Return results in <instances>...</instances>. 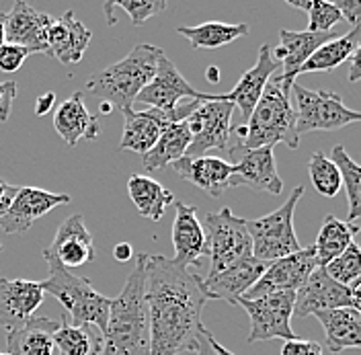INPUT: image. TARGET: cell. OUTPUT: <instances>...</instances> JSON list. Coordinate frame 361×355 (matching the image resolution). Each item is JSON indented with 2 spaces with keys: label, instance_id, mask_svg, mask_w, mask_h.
<instances>
[{
  "label": "cell",
  "instance_id": "37",
  "mask_svg": "<svg viewBox=\"0 0 361 355\" xmlns=\"http://www.w3.org/2000/svg\"><path fill=\"white\" fill-rule=\"evenodd\" d=\"M324 271L345 288H351L355 282L361 279V246L351 243L345 253L335 257L329 265H324Z\"/></svg>",
  "mask_w": 361,
  "mask_h": 355
},
{
  "label": "cell",
  "instance_id": "36",
  "mask_svg": "<svg viewBox=\"0 0 361 355\" xmlns=\"http://www.w3.org/2000/svg\"><path fill=\"white\" fill-rule=\"evenodd\" d=\"M308 173H310L312 187L322 198H335L341 191V187H343V179H341L338 167L322 152H314L310 156Z\"/></svg>",
  "mask_w": 361,
  "mask_h": 355
},
{
  "label": "cell",
  "instance_id": "17",
  "mask_svg": "<svg viewBox=\"0 0 361 355\" xmlns=\"http://www.w3.org/2000/svg\"><path fill=\"white\" fill-rule=\"evenodd\" d=\"M54 17L35 11L31 4L17 0L4 13V40L6 44L25 47L29 54H47V33Z\"/></svg>",
  "mask_w": 361,
  "mask_h": 355
},
{
  "label": "cell",
  "instance_id": "31",
  "mask_svg": "<svg viewBox=\"0 0 361 355\" xmlns=\"http://www.w3.org/2000/svg\"><path fill=\"white\" fill-rule=\"evenodd\" d=\"M54 347L56 355H101L103 335L92 325H72L64 314L54 333Z\"/></svg>",
  "mask_w": 361,
  "mask_h": 355
},
{
  "label": "cell",
  "instance_id": "19",
  "mask_svg": "<svg viewBox=\"0 0 361 355\" xmlns=\"http://www.w3.org/2000/svg\"><path fill=\"white\" fill-rule=\"evenodd\" d=\"M44 255L56 259L66 269L82 267L94 261L97 253L92 246V234L85 224L82 214H72L58 226V232L51 244L44 248Z\"/></svg>",
  "mask_w": 361,
  "mask_h": 355
},
{
  "label": "cell",
  "instance_id": "26",
  "mask_svg": "<svg viewBox=\"0 0 361 355\" xmlns=\"http://www.w3.org/2000/svg\"><path fill=\"white\" fill-rule=\"evenodd\" d=\"M54 128L68 146H76L82 138L94 140L101 133L99 117L92 115L85 105L82 92H72L54 113Z\"/></svg>",
  "mask_w": 361,
  "mask_h": 355
},
{
  "label": "cell",
  "instance_id": "32",
  "mask_svg": "<svg viewBox=\"0 0 361 355\" xmlns=\"http://www.w3.org/2000/svg\"><path fill=\"white\" fill-rule=\"evenodd\" d=\"M357 232H360L357 224L341 220L337 216L329 214L324 218L322 226H320V230H318L316 243L312 244L316 259H318V265H329L335 257H338L341 253H345L349 244L355 243V234Z\"/></svg>",
  "mask_w": 361,
  "mask_h": 355
},
{
  "label": "cell",
  "instance_id": "7",
  "mask_svg": "<svg viewBox=\"0 0 361 355\" xmlns=\"http://www.w3.org/2000/svg\"><path fill=\"white\" fill-rule=\"evenodd\" d=\"M202 226L209 251L207 257L212 263L209 275H216L226 267L252 257V241L247 230V220L234 216L230 207L203 214Z\"/></svg>",
  "mask_w": 361,
  "mask_h": 355
},
{
  "label": "cell",
  "instance_id": "43",
  "mask_svg": "<svg viewBox=\"0 0 361 355\" xmlns=\"http://www.w3.org/2000/svg\"><path fill=\"white\" fill-rule=\"evenodd\" d=\"M335 6L338 8L343 21L353 27H361V0H337Z\"/></svg>",
  "mask_w": 361,
  "mask_h": 355
},
{
  "label": "cell",
  "instance_id": "46",
  "mask_svg": "<svg viewBox=\"0 0 361 355\" xmlns=\"http://www.w3.org/2000/svg\"><path fill=\"white\" fill-rule=\"evenodd\" d=\"M54 103H56V95L54 92H45L42 95L37 101H35V115H47V113L54 109Z\"/></svg>",
  "mask_w": 361,
  "mask_h": 355
},
{
  "label": "cell",
  "instance_id": "9",
  "mask_svg": "<svg viewBox=\"0 0 361 355\" xmlns=\"http://www.w3.org/2000/svg\"><path fill=\"white\" fill-rule=\"evenodd\" d=\"M238 304L247 311L250 318V333L247 337V343L252 345L271 339H283V341L295 339L292 329L295 291H273L255 300L240 298Z\"/></svg>",
  "mask_w": 361,
  "mask_h": 355
},
{
  "label": "cell",
  "instance_id": "18",
  "mask_svg": "<svg viewBox=\"0 0 361 355\" xmlns=\"http://www.w3.org/2000/svg\"><path fill=\"white\" fill-rule=\"evenodd\" d=\"M70 203L68 193H51L39 187H19L11 210L4 218H0V228L6 234H21L29 230L39 218L49 214L58 205Z\"/></svg>",
  "mask_w": 361,
  "mask_h": 355
},
{
  "label": "cell",
  "instance_id": "34",
  "mask_svg": "<svg viewBox=\"0 0 361 355\" xmlns=\"http://www.w3.org/2000/svg\"><path fill=\"white\" fill-rule=\"evenodd\" d=\"M361 40V27H353L349 33L333 37L326 44H322L314 54L306 60V64L300 68V74L306 72H331L338 68L345 60L351 58V54L357 49Z\"/></svg>",
  "mask_w": 361,
  "mask_h": 355
},
{
  "label": "cell",
  "instance_id": "54",
  "mask_svg": "<svg viewBox=\"0 0 361 355\" xmlns=\"http://www.w3.org/2000/svg\"><path fill=\"white\" fill-rule=\"evenodd\" d=\"M0 251H2V243H0Z\"/></svg>",
  "mask_w": 361,
  "mask_h": 355
},
{
  "label": "cell",
  "instance_id": "39",
  "mask_svg": "<svg viewBox=\"0 0 361 355\" xmlns=\"http://www.w3.org/2000/svg\"><path fill=\"white\" fill-rule=\"evenodd\" d=\"M113 11L121 8L130 15V21L134 27H140L148 21L150 17H154L158 13H162L166 8L164 0H113L109 2Z\"/></svg>",
  "mask_w": 361,
  "mask_h": 355
},
{
  "label": "cell",
  "instance_id": "2",
  "mask_svg": "<svg viewBox=\"0 0 361 355\" xmlns=\"http://www.w3.org/2000/svg\"><path fill=\"white\" fill-rule=\"evenodd\" d=\"M146 257V253L135 255V267L126 286L111 300L101 355H148Z\"/></svg>",
  "mask_w": 361,
  "mask_h": 355
},
{
  "label": "cell",
  "instance_id": "45",
  "mask_svg": "<svg viewBox=\"0 0 361 355\" xmlns=\"http://www.w3.org/2000/svg\"><path fill=\"white\" fill-rule=\"evenodd\" d=\"M361 80V44L349 58V83H360Z\"/></svg>",
  "mask_w": 361,
  "mask_h": 355
},
{
  "label": "cell",
  "instance_id": "38",
  "mask_svg": "<svg viewBox=\"0 0 361 355\" xmlns=\"http://www.w3.org/2000/svg\"><path fill=\"white\" fill-rule=\"evenodd\" d=\"M306 13H308V31L312 33H331V29L343 21L335 2L310 0Z\"/></svg>",
  "mask_w": 361,
  "mask_h": 355
},
{
  "label": "cell",
  "instance_id": "16",
  "mask_svg": "<svg viewBox=\"0 0 361 355\" xmlns=\"http://www.w3.org/2000/svg\"><path fill=\"white\" fill-rule=\"evenodd\" d=\"M337 308H351V291L349 288L337 284L324 267H316L310 277L295 291L293 316L306 318L318 312L337 311Z\"/></svg>",
  "mask_w": 361,
  "mask_h": 355
},
{
  "label": "cell",
  "instance_id": "49",
  "mask_svg": "<svg viewBox=\"0 0 361 355\" xmlns=\"http://www.w3.org/2000/svg\"><path fill=\"white\" fill-rule=\"evenodd\" d=\"M349 291H351V308L361 314V279L360 282H355V284L349 288Z\"/></svg>",
  "mask_w": 361,
  "mask_h": 355
},
{
  "label": "cell",
  "instance_id": "15",
  "mask_svg": "<svg viewBox=\"0 0 361 355\" xmlns=\"http://www.w3.org/2000/svg\"><path fill=\"white\" fill-rule=\"evenodd\" d=\"M197 97H200V90L193 89L187 83V78L180 74L179 68L166 58V54H162L158 58V66L152 80L140 90L135 101L142 105H148V109L171 112L185 99L191 101Z\"/></svg>",
  "mask_w": 361,
  "mask_h": 355
},
{
  "label": "cell",
  "instance_id": "4",
  "mask_svg": "<svg viewBox=\"0 0 361 355\" xmlns=\"http://www.w3.org/2000/svg\"><path fill=\"white\" fill-rule=\"evenodd\" d=\"M293 83L281 74H273L263 90L259 103L245 124L247 136L240 142L248 150L286 144L295 150L300 146V136L295 132V109L290 99ZM238 142V140H236Z\"/></svg>",
  "mask_w": 361,
  "mask_h": 355
},
{
  "label": "cell",
  "instance_id": "21",
  "mask_svg": "<svg viewBox=\"0 0 361 355\" xmlns=\"http://www.w3.org/2000/svg\"><path fill=\"white\" fill-rule=\"evenodd\" d=\"M269 263H263L255 257H247L234 265L226 267L216 275L203 277V289L209 300H226L230 304H238L245 298L248 289L252 288Z\"/></svg>",
  "mask_w": 361,
  "mask_h": 355
},
{
  "label": "cell",
  "instance_id": "41",
  "mask_svg": "<svg viewBox=\"0 0 361 355\" xmlns=\"http://www.w3.org/2000/svg\"><path fill=\"white\" fill-rule=\"evenodd\" d=\"M281 355H322V345L312 339H292L281 347Z\"/></svg>",
  "mask_w": 361,
  "mask_h": 355
},
{
  "label": "cell",
  "instance_id": "8",
  "mask_svg": "<svg viewBox=\"0 0 361 355\" xmlns=\"http://www.w3.org/2000/svg\"><path fill=\"white\" fill-rule=\"evenodd\" d=\"M295 95V132L298 136L310 132H333L345 126L361 121V112L349 109L337 92L310 90L293 83Z\"/></svg>",
  "mask_w": 361,
  "mask_h": 355
},
{
  "label": "cell",
  "instance_id": "44",
  "mask_svg": "<svg viewBox=\"0 0 361 355\" xmlns=\"http://www.w3.org/2000/svg\"><path fill=\"white\" fill-rule=\"evenodd\" d=\"M17 191H19V187H17V185H11L8 181L0 179V218H4V216H6V212L11 210V205H13V200H15Z\"/></svg>",
  "mask_w": 361,
  "mask_h": 355
},
{
  "label": "cell",
  "instance_id": "12",
  "mask_svg": "<svg viewBox=\"0 0 361 355\" xmlns=\"http://www.w3.org/2000/svg\"><path fill=\"white\" fill-rule=\"evenodd\" d=\"M228 162L232 164L230 187H248L271 195H281L283 181L277 173L275 155L271 146L248 150L240 142L228 146Z\"/></svg>",
  "mask_w": 361,
  "mask_h": 355
},
{
  "label": "cell",
  "instance_id": "13",
  "mask_svg": "<svg viewBox=\"0 0 361 355\" xmlns=\"http://www.w3.org/2000/svg\"><path fill=\"white\" fill-rule=\"evenodd\" d=\"M316 267L320 265L316 259L314 246L300 248L293 255H288L283 259L269 263L267 269L263 271V275L259 277V282L245 294V298L255 300V298H261V296L273 294V291H298Z\"/></svg>",
  "mask_w": 361,
  "mask_h": 355
},
{
  "label": "cell",
  "instance_id": "52",
  "mask_svg": "<svg viewBox=\"0 0 361 355\" xmlns=\"http://www.w3.org/2000/svg\"><path fill=\"white\" fill-rule=\"evenodd\" d=\"M6 44L4 40V13H0V47Z\"/></svg>",
  "mask_w": 361,
  "mask_h": 355
},
{
  "label": "cell",
  "instance_id": "47",
  "mask_svg": "<svg viewBox=\"0 0 361 355\" xmlns=\"http://www.w3.org/2000/svg\"><path fill=\"white\" fill-rule=\"evenodd\" d=\"M209 337H212V333L203 327L202 333H200V339H197V355H216L212 343H209Z\"/></svg>",
  "mask_w": 361,
  "mask_h": 355
},
{
  "label": "cell",
  "instance_id": "14",
  "mask_svg": "<svg viewBox=\"0 0 361 355\" xmlns=\"http://www.w3.org/2000/svg\"><path fill=\"white\" fill-rule=\"evenodd\" d=\"M279 68V64L275 62L273 54H271L269 44L261 45L259 49V58L255 62V66L247 70L240 80L236 83V87L226 92V95H209V92H200L197 101H228L232 103L234 107H238L243 113V119L245 124L248 121L250 113L255 109V105L259 103L263 90L267 87L269 78L275 74V70ZM243 124V126H245Z\"/></svg>",
  "mask_w": 361,
  "mask_h": 355
},
{
  "label": "cell",
  "instance_id": "28",
  "mask_svg": "<svg viewBox=\"0 0 361 355\" xmlns=\"http://www.w3.org/2000/svg\"><path fill=\"white\" fill-rule=\"evenodd\" d=\"M324 329L326 347L333 354L345 349H361V314L353 308L318 312L314 314Z\"/></svg>",
  "mask_w": 361,
  "mask_h": 355
},
{
  "label": "cell",
  "instance_id": "35",
  "mask_svg": "<svg viewBox=\"0 0 361 355\" xmlns=\"http://www.w3.org/2000/svg\"><path fill=\"white\" fill-rule=\"evenodd\" d=\"M331 160L338 167L343 185L347 189V200H349L347 222L355 224V220L361 218V164H357L351 156L347 155L345 146H341V144L333 148Z\"/></svg>",
  "mask_w": 361,
  "mask_h": 355
},
{
  "label": "cell",
  "instance_id": "1",
  "mask_svg": "<svg viewBox=\"0 0 361 355\" xmlns=\"http://www.w3.org/2000/svg\"><path fill=\"white\" fill-rule=\"evenodd\" d=\"M203 277L162 255L146 257L148 355L197 351L202 311L207 304Z\"/></svg>",
  "mask_w": 361,
  "mask_h": 355
},
{
  "label": "cell",
  "instance_id": "33",
  "mask_svg": "<svg viewBox=\"0 0 361 355\" xmlns=\"http://www.w3.org/2000/svg\"><path fill=\"white\" fill-rule=\"evenodd\" d=\"M177 33L189 40L193 49H218L236 42L238 37L248 35L247 23H220L207 21L195 27H177Z\"/></svg>",
  "mask_w": 361,
  "mask_h": 355
},
{
  "label": "cell",
  "instance_id": "51",
  "mask_svg": "<svg viewBox=\"0 0 361 355\" xmlns=\"http://www.w3.org/2000/svg\"><path fill=\"white\" fill-rule=\"evenodd\" d=\"M207 78H209L212 83H218V80H220V72H218V68H207Z\"/></svg>",
  "mask_w": 361,
  "mask_h": 355
},
{
  "label": "cell",
  "instance_id": "42",
  "mask_svg": "<svg viewBox=\"0 0 361 355\" xmlns=\"http://www.w3.org/2000/svg\"><path fill=\"white\" fill-rule=\"evenodd\" d=\"M19 92V87L17 83L8 80V83H0V121L6 124L8 117H11V112H13V101Z\"/></svg>",
  "mask_w": 361,
  "mask_h": 355
},
{
  "label": "cell",
  "instance_id": "23",
  "mask_svg": "<svg viewBox=\"0 0 361 355\" xmlns=\"http://www.w3.org/2000/svg\"><path fill=\"white\" fill-rule=\"evenodd\" d=\"M173 171L183 181H189L191 185L200 187L209 198H220L230 187L232 177V164L224 158L209 155L197 158L183 156L177 162H173Z\"/></svg>",
  "mask_w": 361,
  "mask_h": 355
},
{
  "label": "cell",
  "instance_id": "40",
  "mask_svg": "<svg viewBox=\"0 0 361 355\" xmlns=\"http://www.w3.org/2000/svg\"><path fill=\"white\" fill-rule=\"evenodd\" d=\"M29 56L31 54L21 45L4 44L0 47V72H6V74L17 72Z\"/></svg>",
  "mask_w": 361,
  "mask_h": 355
},
{
  "label": "cell",
  "instance_id": "53",
  "mask_svg": "<svg viewBox=\"0 0 361 355\" xmlns=\"http://www.w3.org/2000/svg\"><path fill=\"white\" fill-rule=\"evenodd\" d=\"M0 355H11V354H6V351H0Z\"/></svg>",
  "mask_w": 361,
  "mask_h": 355
},
{
  "label": "cell",
  "instance_id": "27",
  "mask_svg": "<svg viewBox=\"0 0 361 355\" xmlns=\"http://www.w3.org/2000/svg\"><path fill=\"white\" fill-rule=\"evenodd\" d=\"M60 323L33 316L21 327L6 333V354L11 355H56L54 333L58 331Z\"/></svg>",
  "mask_w": 361,
  "mask_h": 355
},
{
  "label": "cell",
  "instance_id": "6",
  "mask_svg": "<svg viewBox=\"0 0 361 355\" xmlns=\"http://www.w3.org/2000/svg\"><path fill=\"white\" fill-rule=\"evenodd\" d=\"M302 195H304V187L298 185L293 187L290 198L283 201V205H279L275 212L257 220H247L255 259L263 263H273L277 259H283L288 255L298 253L300 248H304L300 246V241L293 230V214Z\"/></svg>",
  "mask_w": 361,
  "mask_h": 355
},
{
  "label": "cell",
  "instance_id": "25",
  "mask_svg": "<svg viewBox=\"0 0 361 355\" xmlns=\"http://www.w3.org/2000/svg\"><path fill=\"white\" fill-rule=\"evenodd\" d=\"M333 33H312V31H290L279 29V47L275 49L273 58L277 64H281V76L286 80L295 83V76L300 74V68L306 64V60L314 54L316 49L329 40H333Z\"/></svg>",
  "mask_w": 361,
  "mask_h": 355
},
{
  "label": "cell",
  "instance_id": "30",
  "mask_svg": "<svg viewBox=\"0 0 361 355\" xmlns=\"http://www.w3.org/2000/svg\"><path fill=\"white\" fill-rule=\"evenodd\" d=\"M189 144H191V133L187 128V121L173 124V126L164 128V132L160 133L154 148L142 156L144 171L157 173L160 169H164L166 164L177 162L179 158L187 155Z\"/></svg>",
  "mask_w": 361,
  "mask_h": 355
},
{
  "label": "cell",
  "instance_id": "20",
  "mask_svg": "<svg viewBox=\"0 0 361 355\" xmlns=\"http://www.w3.org/2000/svg\"><path fill=\"white\" fill-rule=\"evenodd\" d=\"M42 282L0 277V327L8 333L33 318L44 302Z\"/></svg>",
  "mask_w": 361,
  "mask_h": 355
},
{
  "label": "cell",
  "instance_id": "10",
  "mask_svg": "<svg viewBox=\"0 0 361 355\" xmlns=\"http://www.w3.org/2000/svg\"><path fill=\"white\" fill-rule=\"evenodd\" d=\"M202 101L191 99L183 101L171 112H160V109H146V112H130L123 113V136L119 142V150H132L135 155L144 156L154 148L160 133L164 128L185 121L191 113L200 107Z\"/></svg>",
  "mask_w": 361,
  "mask_h": 355
},
{
  "label": "cell",
  "instance_id": "22",
  "mask_svg": "<svg viewBox=\"0 0 361 355\" xmlns=\"http://www.w3.org/2000/svg\"><path fill=\"white\" fill-rule=\"evenodd\" d=\"M175 222H173V246L175 263L183 267L197 265L200 259L207 257V241L203 232L202 220L195 205L175 201Z\"/></svg>",
  "mask_w": 361,
  "mask_h": 355
},
{
  "label": "cell",
  "instance_id": "5",
  "mask_svg": "<svg viewBox=\"0 0 361 355\" xmlns=\"http://www.w3.org/2000/svg\"><path fill=\"white\" fill-rule=\"evenodd\" d=\"M44 259L49 265V275L42 282L45 294H51L62 304L72 325H92L101 335L105 333L111 298L97 291L87 277L70 273V269L60 265L56 259L47 255H44Z\"/></svg>",
  "mask_w": 361,
  "mask_h": 355
},
{
  "label": "cell",
  "instance_id": "29",
  "mask_svg": "<svg viewBox=\"0 0 361 355\" xmlns=\"http://www.w3.org/2000/svg\"><path fill=\"white\" fill-rule=\"evenodd\" d=\"M128 193L134 201L142 218H148L152 222L162 220L164 210L175 203V193L162 187L158 181L146 175H132L128 181Z\"/></svg>",
  "mask_w": 361,
  "mask_h": 355
},
{
  "label": "cell",
  "instance_id": "3",
  "mask_svg": "<svg viewBox=\"0 0 361 355\" xmlns=\"http://www.w3.org/2000/svg\"><path fill=\"white\" fill-rule=\"evenodd\" d=\"M162 54L164 52L157 45H135L123 60L92 74L85 85V92L101 103L103 113L111 109L130 112L134 109L140 90L152 80Z\"/></svg>",
  "mask_w": 361,
  "mask_h": 355
},
{
  "label": "cell",
  "instance_id": "11",
  "mask_svg": "<svg viewBox=\"0 0 361 355\" xmlns=\"http://www.w3.org/2000/svg\"><path fill=\"white\" fill-rule=\"evenodd\" d=\"M234 105L228 101H202L185 121L191 133L187 158L205 156L209 150H228L232 136Z\"/></svg>",
  "mask_w": 361,
  "mask_h": 355
},
{
  "label": "cell",
  "instance_id": "50",
  "mask_svg": "<svg viewBox=\"0 0 361 355\" xmlns=\"http://www.w3.org/2000/svg\"><path fill=\"white\" fill-rule=\"evenodd\" d=\"M209 343H212V347H214L216 355H236V354H232V351H228L224 345H220V343H218V341L214 339V335L209 337Z\"/></svg>",
  "mask_w": 361,
  "mask_h": 355
},
{
  "label": "cell",
  "instance_id": "48",
  "mask_svg": "<svg viewBox=\"0 0 361 355\" xmlns=\"http://www.w3.org/2000/svg\"><path fill=\"white\" fill-rule=\"evenodd\" d=\"M113 257L119 261V263H128L132 257H134V251H132V244L130 243H119L113 248Z\"/></svg>",
  "mask_w": 361,
  "mask_h": 355
},
{
  "label": "cell",
  "instance_id": "24",
  "mask_svg": "<svg viewBox=\"0 0 361 355\" xmlns=\"http://www.w3.org/2000/svg\"><path fill=\"white\" fill-rule=\"evenodd\" d=\"M92 33L66 11L60 19H54L47 33V56L56 58L60 64H78L89 47Z\"/></svg>",
  "mask_w": 361,
  "mask_h": 355
}]
</instances>
